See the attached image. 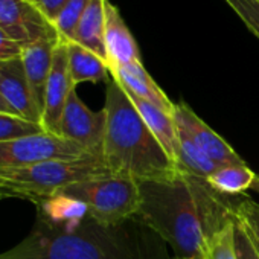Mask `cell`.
Segmentation results:
<instances>
[{
  "label": "cell",
  "instance_id": "7402d4cb",
  "mask_svg": "<svg viewBox=\"0 0 259 259\" xmlns=\"http://www.w3.org/2000/svg\"><path fill=\"white\" fill-rule=\"evenodd\" d=\"M90 4V0H69L67 5L63 8L57 20L54 22V26L58 32L60 40L63 41H72L76 26Z\"/></svg>",
  "mask_w": 259,
  "mask_h": 259
},
{
  "label": "cell",
  "instance_id": "d4e9b609",
  "mask_svg": "<svg viewBox=\"0 0 259 259\" xmlns=\"http://www.w3.org/2000/svg\"><path fill=\"white\" fill-rule=\"evenodd\" d=\"M242 23L259 38V0H226Z\"/></svg>",
  "mask_w": 259,
  "mask_h": 259
},
{
  "label": "cell",
  "instance_id": "4316f807",
  "mask_svg": "<svg viewBox=\"0 0 259 259\" xmlns=\"http://www.w3.org/2000/svg\"><path fill=\"white\" fill-rule=\"evenodd\" d=\"M31 5H34L52 25L63 11V8L67 5L69 0H28Z\"/></svg>",
  "mask_w": 259,
  "mask_h": 259
},
{
  "label": "cell",
  "instance_id": "30bf717a",
  "mask_svg": "<svg viewBox=\"0 0 259 259\" xmlns=\"http://www.w3.org/2000/svg\"><path fill=\"white\" fill-rule=\"evenodd\" d=\"M172 117L179 126L191 136L200 150L220 168L229 165H244L239 154L183 101L174 105Z\"/></svg>",
  "mask_w": 259,
  "mask_h": 259
},
{
  "label": "cell",
  "instance_id": "2e32d148",
  "mask_svg": "<svg viewBox=\"0 0 259 259\" xmlns=\"http://www.w3.org/2000/svg\"><path fill=\"white\" fill-rule=\"evenodd\" d=\"M105 4L107 0H90L73 35L75 43L92 51L107 63L105 52Z\"/></svg>",
  "mask_w": 259,
  "mask_h": 259
},
{
  "label": "cell",
  "instance_id": "8992f818",
  "mask_svg": "<svg viewBox=\"0 0 259 259\" xmlns=\"http://www.w3.org/2000/svg\"><path fill=\"white\" fill-rule=\"evenodd\" d=\"M89 156L93 154L78 144L46 132L0 142V168L28 166L51 160H75Z\"/></svg>",
  "mask_w": 259,
  "mask_h": 259
},
{
  "label": "cell",
  "instance_id": "4fadbf2b",
  "mask_svg": "<svg viewBox=\"0 0 259 259\" xmlns=\"http://www.w3.org/2000/svg\"><path fill=\"white\" fill-rule=\"evenodd\" d=\"M110 75L114 81H117L122 89L139 99H144L160 110L172 114L174 102L165 95V92L157 85V82L151 78V75L144 67L142 61H136L122 67H116L110 70Z\"/></svg>",
  "mask_w": 259,
  "mask_h": 259
},
{
  "label": "cell",
  "instance_id": "ac0fdd59",
  "mask_svg": "<svg viewBox=\"0 0 259 259\" xmlns=\"http://www.w3.org/2000/svg\"><path fill=\"white\" fill-rule=\"evenodd\" d=\"M37 217L51 226L73 229L89 218V212L84 203L63 194H57L37 206Z\"/></svg>",
  "mask_w": 259,
  "mask_h": 259
},
{
  "label": "cell",
  "instance_id": "5b68a950",
  "mask_svg": "<svg viewBox=\"0 0 259 259\" xmlns=\"http://www.w3.org/2000/svg\"><path fill=\"white\" fill-rule=\"evenodd\" d=\"M60 194L84 203L89 217L104 226H119L135 220L141 201L139 182L117 174L72 185Z\"/></svg>",
  "mask_w": 259,
  "mask_h": 259
},
{
  "label": "cell",
  "instance_id": "f1b7e54d",
  "mask_svg": "<svg viewBox=\"0 0 259 259\" xmlns=\"http://www.w3.org/2000/svg\"><path fill=\"white\" fill-rule=\"evenodd\" d=\"M0 113H10V114H13L11 108L8 107V104H7V101H5V98L2 95V90H0Z\"/></svg>",
  "mask_w": 259,
  "mask_h": 259
},
{
  "label": "cell",
  "instance_id": "277c9868",
  "mask_svg": "<svg viewBox=\"0 0 259 259\" xmlns=\"http://www.w3.org/2000/svg\"><path fill=\"white\" fill-rule=\"evenodd\" d=\"M111 174L99 156L0 168V200H25L38 206L72 185Z\"/></svg>",
  "mask_w": 259,
  "mask_h": 259
},
{
  "label": "cell",
  "instance_id": "5bb4252c",
  "mask_svg": "<svg viewBox=\"0 0 259 259\" xmlns=\"http://www.w3.org/2000/svg\"><path fill=\"white\" fill-rule=\"evenodd\" d=\"M58 41L60 38L41 40L29 46H25L22 52V61L25 66L26 78H28L35 105L41 116L45 110V95H46V85H48V79H49V73L52 67L54 51Z\"/></svg>",
  "mask_w": 259,
  "mask_h": 259
},
{
  "label": "cell",
  "instance_id": "9c48e42d",
  "mask_svg": "<svg viewBox=\"0 0 259 259\" xmlns=\"http://www.w3.org/2000/svg\"><path fill=\"white\" fill-rule=\"evenodd\" d=\"M76 87L72 82L69 72L67 43L60 40L54 51L52 67L46 85L45 110L41 116V128L46 133L60 136V122L67 104L69 95Z\"/></svg>",
  "mask_w": 259,
  "mask_h": 259
},
{
  "label": "cell",
  "instance_id": "52a82bcc",
  "mask_svg": "<svg viewBox=\"0 0 259 259\" xmlns=\"http://www.w3.org/2000/svg\"><path fill=\"white\" fill-rule=\"evenodd\" d=\"M105 132V113L92 111L78 96L76 89L70 92L64 107L60 136L78 144L93 156H101ZM102 157V156H101Z\"/></svg>",
  "mask_w": 259,
  "mask_h": 259
},
{
  "label": "cell",
  "instance_id": "484cf974",
  "mask_svg": "<svg viewBox=\"0 0 259 259\" xmlns=\"http://www.w3.org/2000/svg\"><path fill=\"white\" fill-rule=\"evenodd\" d=\"M233 238L238 259H259V251L256 250L250 235L236 220H233Z\"/></svg>",
  "mask_w": 259,
  "mask_h": 259
},
{
  "label": "cell",
  "instance_id": "cb8c5ba5",
  "mask_svg": "<svg viewBox=\"0 0 259 259\" xmlns=\"http://www.w3.org/2000/svg\"><path fill=\"white\" fill-rule=\"evenodd\" d=\"M232 218L247 229L259 241V204L250 198H241L232 203Z\"/></svg>",
  "mask_w": 259,
  "mask_h": 259
},
{
  "label": "cell",
  "instance_id": "f546056e",
  "mask_svg": "<svg viewBox=\"0 0 259 259\" xmlns=\"http://www.w3.org/2000/svg\"><path fill=\"white\" fill-rule=\"evenodd\" d=\"M251 189H253V191H256V192H259V176H256V180H254V183H253Z\"/></svg>",
  "mask_w": 259,
  "mask_h": 259
},
{
  "label": "cell",
  "instance_id": "ba28073f",
  "mask_svg": "<svg viewBox=\"0 0 259 259\" xmlns=\"http://www.w3.org/2000/svg\"><path fill=\"white\" fill-rule=\"evenodd\" d=\"M0 29L23 48L60 38L55 26L28 0H0Z\"/></svg>",
  "mask_w": 259,
  "mask_h": 259
},
{
  "label": "cell",
  "instance_id": "44dd1931",
  "mask_svg": "<svg viewBox=\"0 0 259 259\" xmlns=\"http://www.w3.org/2000/svg\"><path fill=\"white\" fill-rule=\"evenodd\" d=\"M203 259H238L233 238V218L209 238Z\"/></svg>",
  "mask_w": 259,
  "mask_h": 259
},
{
  "label": "cell",
  "instance_id": "6da1fadb",
  "mask_svg": "<svg viewBox=\"0 0 259 259\" xmlns=\"http://www.w3.org/2000/svg\"><path fill=\"white\" fill-rule=\"evenodd\" d=\"M139 189L135 221L166 242L176 259L203 257L209 238L232 221V203L206 179L180 171L168 179L142 180Z\"/></svg>",
  "mask_w": 259,
  "mask_h": 259
},
{
  "label": "cell",
  "instance_id": "9a60e30c",
  "mask_svg": "<svg viewBox=\"0 0 259 259\" xmlns=\"http://www.w3.org/2000/svg\"><path fill=\"white\" fill-rule=\"evenodd\" d=\"M128 96H130V99H132L133 105L136 107V110L139 111L144 122L147 123V126L150 128V132L154 135V138L159 141V144L163 147V150L166 151L169 159L177 166V160H179V130H177V123H176L172 114H169V113L160 110L159 107H156V105H153L144 99H139L133 95H128Z\"/></svg>",
  "mask_w": 259,
  "mask_h": 259
},
{
  "label": "cell",
  "instance_id": "e0dca14e",
  "mask_svg": "<svg viewBox=\"0 0 259 259\" xmlns=\"http://www.w3.org/2000/svg\"><path fill=\"white\" fill-rule=\"evenodd\" d=\"M67 43V58H69V72L73 85L76 87L81 82H108L111 75L107 63L93 54L92 51L82 48L75 41Z\"/></svg>",
  "mask_w": 259,
  "mask_h": 259
},
{
  "label": "cell",
  "instance_id": "4dcf8cb0",
  "mask_svg": "<svg viewBox=\"0 0 259 259\" xmlns=\"http://www.w3.org/2000/svg\"><path fill=\"white\" fill-rule=\"evenodd\" d=\"M169 259H176V257H169ZM194 259H203V257H194Z\"/></svg>",
  "mask_w": 259,
  "mask_h": 259
},
{
  "label": "cell",
  "instance_id": "603a6c76",
  "mask_svg": "<svg viewBox=\"0 0 259 259\" xmlns=\"http://www.w3.org/2000/svg\"><path fill=\"white\" fill-rule=\"evenodd\" d=\"M41 132H45V130L38 123L29 122L10 113H0V142L37 135Z\"/></svg>",
  "mask_w": 259,
  "mask_h": 259
},
{
  "label": "cell",
  "instance_id": "7a4b0ae2",
  "mask_svg": "<svg viewBox=\"0 0 259 259\" xmlns=\"http://www.w3.org/2000/svg\"><path fill=\"white\" fill-rule=\"evenodd\" d=\"M162 242L135 220L104 226L89 217L73 229H61L37 217L29 235L0 259H166Z\"/></svg>",
  "mask_w": 259,
  "mask_h": 259
},
{
  "label": "cell",
  "instance_id": "d6986e66",
  "mask_svg": "<svg viewBox=\"0 0 259 259\" xmlns=\"http://www.w3.org/2000/svg\"><path fill=\"white\" fill-rule=\"evenodd\" d=\"M256 172L251 171L245 163L244 165H229L217 168L206 182L209 186L224 197L242 195L247 189H251Z\"/></svg>",
  "mask_w": 259,
  "mask_h": 259
},
{
  "label": "cell",
  "instance_id": "8fae6325",
  "mask_svg": "<svg viewBox=\"0 0 259 259\" xmlns=\"http://www.w3.org/2000/svg\"><path fill=\"white\" fill-rule=\"evenodd\" d=\"M0 90L14 116L41 125V114L35 105L22 57L0 61Z\"/></svg>",
  "mask_w": 259,
  "mask_h": 259
},
{
  "label": "cell",
  "instance_id": "83f0119b",
  "mask_svg": "<svg viewBox=\"0 0 259 259\" xmlns=\"http://www.w3.org/2000/svg\"><path fill=\"white\" fill-rule=\"evenodd\" d=\"M23 52V46L14 41L10 35H7L0 29V61H10L14 58H20Z\"/></svg>",
  "mask_w": 259,
  "mask_h": 259
},
{
  "label": "cell",
  "instance_id": "7c38bea8",
  "mask_svg": "<svg viewBox=\"0 0 259 259\" xmlns=\"http://www.w3.org/2000/svg\"><path fill=\"white\" fill-rule=\"evenodd\" d=\"M105 52L108 69L122 67L141 61L139 46L126 26L120 11L110 0L105 4Z\"/></svg>",
  "mask_w": 259,
  "mask_h": 259
},
{
  "label": "cell",
  "instance_id": "ffe728a7",
  "mask_svg": "<svg viewBox=\"0 0 259 259\" xmlns=\"http://www.w3.org/2000/svg\"><path fill=\"white\" fill-rule=\"evenodd\" d=\"M179 130V160L177 166L182 172L207 179L218 166L200 150V147L191 139V136L182 126Z\"/></svg>",
  "mask_w": 259,
  "mask_h": 259
},
{
  "label": "cell",
  "instance_id": "3957f363",
  "mask_svg": "<svg viewBox=\"0 0 259 259\" xmlns=\"http://www.w3.org/2000/svg\"><path fill=\"white\" fill-rule=\"evenodd\" d=\"M102 160L113 174L138 182L176 176L179 168L133 105L122 85L110 78L105 90Z\"/></svg>",
  "mask_w": 259,
  "mask_h": 259
}]
</instances>
